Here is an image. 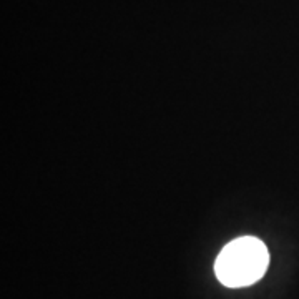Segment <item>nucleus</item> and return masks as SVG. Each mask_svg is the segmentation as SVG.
<instances>
[{
    "mask_svg": "<svg viewBox=\"0 0 299 299\" xmlns=\"http://www.w3.org/2000/svg\"><path fill=\"white\" fill-rule=\"evenodd\" d=\"M269 253L265 243L243 236L223 248L215 263L216 278L228 288H244L265 276Z\"/></svg>",
    "mask_w": 299,
    "mask_h": 299,
    "instance_id": "nucleus-1",
    "label": "nucleus"
}]
</instances>
